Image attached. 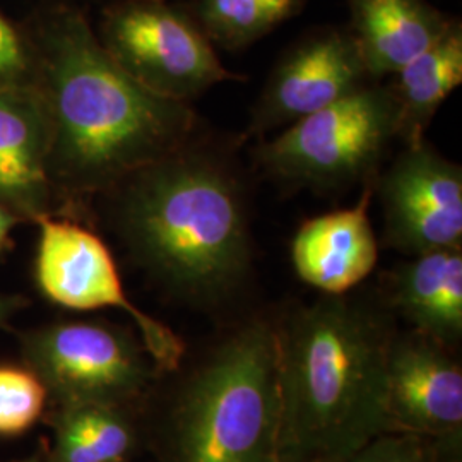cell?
I'll use <instances>...</instances> for the list:
<instances>
[{"instance_id":"cell-4","label":"cell","mask_w":462,"mask_h":462,"mask_svg":"<svg viewBox=\"0 0 462 462\" xmlns=\"http://www.w3.org/2000/svg\"><path fill=\"white\" fill-rule=\"evenodd\" d=\"M278 425L276 329L252 322L187 383L173 420V462H271Z\"/></svg>"},{"instance_id":"cell-16","label":"cell","mask_w":462,"mask_h":462,"mask_svg":"<svg viewBox=\"0 0 462 462\" xmlns=\"http://www.w3.org/2000/svg\"><path fill=\"white\" fill-rule=\"evenodd\" d=\"M391 89L397 106V137L406 146L423 143L439 108L462 83V30L452 21L429 49L394 74Z\"/></svg>"},{"instance_id":"cell-7","label":"cell","mask_w":462,"mask_h":462,"mask_svg":"<svg viewBox=\"0 0 462 462\" xmlns=\"http://www.w3.org/2000/svg\"><path fill=\"white\" fill-rule=\"evenodd\" d=\"M36 223V281L43 295L74 310L116 309L129 315L152 360L168 370L175 368L183 355L180 337L125 295L114 257L98 235L50 215Z\"/></svg>"},{"instance_id":"cell-6","label":"cell","mask_w":462,"mask_h":462,"mask_svg":"<svg viewBox=\"0 0 462 462\" xmlns=\"http://www.w3.org/2000/svg\"><path fill=\"white\" fill-rule=\"evenodd\" d=\"M101 45L149 91L189 103L216 84L238 81L213 43L180 9L165 0H124L103 19Z\"/></svg>"},{"instance_id":"cell-18","label":"cell","mask_w":462,"mask_h":462,"mask_svg":"<svg viewBox=\"0 0 462 462\" xmlns=\"http://www.w3.org/2000/svg\"><path fill=\"white\" fill-rule=\"evenodd\" d=\"M301 0H199L198 23L211 43L245 47L293 16Z\"/></svg>"},{"instance_id":"cell-12","label":"cell","mask_w":462,"mask_h":462,"mask_svg":"<svg viewBox=\"0 0 462 462\" xmlns=\"http://www.w3.org/2000/svg\"><path fill=\"white\" fill-rule=\"evenodd\" d=\"M50 146L38 86L0 93V204L21 219L49 215Z\"/></svg>"},{"instance_id":"cell-9","label":"cell","mask_w":462,"mask_h":462,"mask_svg":"<svg viewBox=\"0 0 462 462\" xmlns=\"http://www.w3.org/2000/svg\"><path fill=\"white\" fill-rule=\"evenodd\" d=\"M385 240L408 255L461 248V166L429 144L406 146L380 182Z\"/></svg>"},{"instance_id":"cell-8","label":"cell","mask_w":462,"mask_h":462,"mask_svg":"<svg viewBox=\"0 0 462 462\" xmlns=\"http://www.w3.org/2000/svg\"><path fill=\"white\" fill-rule=\"evenodd\" d=\"M36 375L69 406H114L141 391L146 365L122 332L91 322L38 330L28 339Z\"/></svg>"},{"instance_id":"cell-22","label":"cell","mask_w":462,"mask_h":462,"mask_svg":"<svg viewBox=\"0 0 462 462\" xmlns=\"http://www.w3.org/2000/svg\"><path fill=\"white\" fill-rule=\"evenodd\" d=\"M21 221L19 216L14 215L9 208H5L4 204H0V252L4 245L9 240V235L17 223Z\"/></svg>"},{"instance_id":"cell-1","label":"cell","mask_w":462,"mask_h":462,"mask_svg":"<svg viewBox=\"0 0 462 462\" xmlns=\"http://www.w3.org/2000/svg\"><path fill=\"white\" fill-rule=\"evenodd\" d=\"M50 118V175L79 192L101 190L187 146L196 114L137 83L78 11L45 21L36 53Z\"/></svg>"},{"instance_id":"cell-24","label":"cell","mask_w":462,"mask_h":462,"mask_svg":"<svg viewBox=\"0 0 462 462\" xmlns=\"http://www.w3.org/2000/svg\"><path fill=\"white\" fill-rule=\"evenodd\" d=\"M271 462H282V461H280V459H278V457H274V459H273V461Z\"/></svg>"},{"instance_id":"cell-14","label":"cell","mask_w":462,"mask_h":462,"mask_svg":"<svg viewBox=\"0 0 462 462\" xmlns=\"http://www.w3.org/2000/svg\"><path fill=\"white\" fill-rule=\"evenodd\" d=\"M351 30L370 79L394 76L452 21L425 0H349Z\"/></svg>"},{"instance_id":"cell-17","label":"cell","mask_w":462,"mask_h":462,"mask_svg":"<svg viewBox=\"0 0 462 462\" xmlns=\"http://www.w3.org/2000/svg\"><path fill=\"white\" fill-rule=\"evenodd\" d=\"M131 446V429L112 406H69L59 425L57 456L60 462H120Z\"/></svg>"},{"instance_id":"cell-19","label":"cell","mask_w":462,"mask_h":462,"mask_svg":"<svg viewBox=\"0 0 462 462\" xmlns=\"http://www.w3.org/2000/svg\"><path fill=\"white\" fill-rule=\"evenodd\" d=\"M47 387L28 370L0 366V435L32 429L43 411Z\"/></svg>"},{"instance_id":"cell-15","label":"cell","mask_w":462,"mask_h":462,"mask_svg":"<svg viewBox=\"0 0 462 462\" xmlns=\"http://www.w3.org/2000/svg\"><path fill=\"white\" fill-rule=\"evenodd\" d=\"M393 298L401 314L439 345H454L462 336L461 248H442L401 265L393 281Z\"/></svg>"},{"instance_id":"cell-23","label":"cell","mask_w":462,"mask_h":462,"mask_svg":"<svg viewBox=\"0 0 462 462\" xmlns=\"http://www.w3.org/2000/svg\"><path fill=\"white\" fill-rule=\"evenodd\" d=\"M17 309L16 298L2 297L0 295V326L9 319Z\"/></svg>"},{"instance_id":"cell-3","label":"cell","mask_w":462,"mask_h":462,"mask_svg":"<svg viewBox=\"0 0 462 462\" xmlns=\"http://www.w3.org/2000/svg\"><path fill=\"white\" fill-rule=\"evenodd\" d=\"M124 233L149 269L182 297L213 303L250 263L247 211L230 170L183 148L129 177Z\"/></svg>"},{"instance_id":"cell-5","label":"cell","mask_w":462,"mask_h":462,"mask_svg":"<svg viewBox=\"0 0 462 462\" xmlns=\"http://www.w3.org/2000/svg\"><path fill=\"white\" fill-rule=\"evenodd\" d=\"M397 137L391 89L366 84L329 106L290 124L257 158L281 180L334 187L358 180Z\"/></svg>"},{"instance_id":"cell-11","label":"cell","mask_w":462,"mask_h":462,"mask_svg":"<svg viewBox=\"0 0 462 462\" xmlns=\"http://www.w3.org/2000/svg\"><path fill=\"white\" fill-rule=\"evenodd\" d=\"M385 406L389 433L442 435L461 429V366L429 337L393 341Z\"/></svg>"},{"instance_id":"cell-2","label":"cell","mask_w":462,"mask_h":462,"mask_svg":"<svg viewBox=\"0 0 462 462\" xmlns=\"http://www.w3.org/2000/svg\"><path fill=\"white\" fill-rule=\"evenodd\" d=\"M393 339L343 295L303 307L276 329L282 462H345L389 433L385 382Z\"/></svg>"},{"instance_id":"cell-21","label":"cell","mask_w":462,"mask_h":462,"mask_svg":"<svg viewBox=\"0 0 462 462\" xmlns=\"http://www.w3.org/2000/svg\"><path fill=\"white\" fill-rule=\"evenodd\" d=\"M345 462H429L421 435L406 431L383 433Z\"/></svg>"},{"instance_id":"cell-20","label":"cell","mask_w":462,"mask_h":462,"mask_svg":"<svg viewBox=\"0 0 462 462\" xmlns=\"http://www.w3.org/2000/svg\"><path fill=\"white\" fill-rule=\"evenodd\" d=\"M36 86V51L5 17L0 16V93Z\"/></svg>"},{"instance_id":"cell-13","label":"cell","mask_w":462,"mask_h":462,"mask_svg":"<svg viewBox=\"0 0 462 462\" xmlns=\"http://www.w3.org/2000/svg\"><path fill=\"white\" fill-rule=\"evenodd\" d=\"M372 190L353 206L305 221L291 244L295 271L326 295H345L374 271L379 257L368 217Z\"/></svg>"},{"instance_id":"cell-10","label":"cell","mask_w":462,"mask_h":462,"mask_svg":"<svg viewBox=\"0 0 462 462\" xmlns=\"http://www.w3.org/2000/svg\"><path fill=\"white\" fill-rule=\"evenodd\" d=\"M370 81L349 32L312 34L290 50L265 84L248 134H264L319 112Z\"/></svg>"}]
</instances>
